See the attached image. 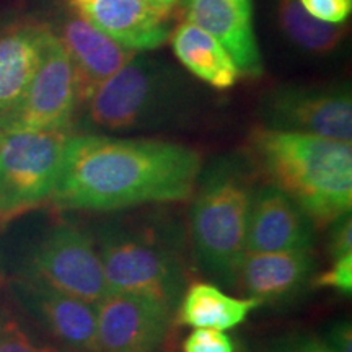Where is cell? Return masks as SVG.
<instances>
[{
	"mask_svg": "<svg viewBox=\"0 0 352 352\" xmlns=\"http://www.w3.org/2000/svg\"><path fill=\"white\" fill-rule=\"evenodd\" d=\"M259 126L318 138L352 140V91L349 83H280L258 103Z\"/></svg>",
	"mask_w": 352,
	"mask_h": 352,
	"instance_id": "6",
	"label": "cell"
},
{
	"mask_svg": "<svg viewBox=\"0 0 352 352\" xmlns=\"http://www.w3.org/2000/svg\"><path fill=\"white\" fill-rule=\"evenodd\" d=\"M168 41L179 65L206 85L228 90L241 78L223 44L191 21L184 20L171 30Z\"/></svg>",
	"mask_w": 352,
	"mask_h": 352,
	"instance_id": "18",
	"label": "cell"
},
{
	"mask_svg": "<svg viewBox=\"0 0 352 352\" xmlns=\"http://www.w3.org/2000/svg\"><path fill=\"white\" fill-rule=\"evenodd\" d=\"M199 104L197 88L182 69L140 52L96 87L78 113L87 132L116 135L176 127Z\"/></svg>",
	"mask_w": 352,
	"mask_h": 352,
	"instance_id": "3",
	"label": "cell"
},
{
	"mask_svg": "<svg viewBox=\"0 0 352 352\" xmlns=\"http://www.w3.org/2000/svg\"><path fill=\"white\" fill-rule=\"evenodd\" d=\"M57 38L76 65L82 101L134 57V52L96 28L76 8L64 19Z\"/></svg>",
	"mask_w": 352,
	"mask_h": 352,
	"instance_id": "16",
	"label": "cell"
},
{
	"mask_svg": "<svg viewBox=\"0 0 352 352\" xmlns=\"http://www.w3.org/2000/svg\"><path fill=\"white\" fill-rule=\"evenodd\" d=\"M315 272V258L308 248L271 253H246L236 283L248 297L284 302L297 297Z\"/></svg>",
	"mask_w": 352,
	"mask_h": 352,
	"instance_id": "15",
	"label": "cell"
},
{
	"mask_svg": "<svg viewBox=\"0 0 352 352\" xmlns=\"http://www.w3.org/2000/svg\"><path fill=\"white\" fill-rule=\"evenodd\" d=\"M263 305L253 297L236 298L220 290L215 284L192 283L184 290L175 310V323L195 329H232Z\"/></svg>",
	"mask_w": 352,
	"mask_h": 352,
	"instance_id": "19",
	"label": "cell"
},
{
	"mask_svg": "<svg viewBox=\"0 0 352 352\" xmlns=\"http://www.w3.org/2000/svg\"><path fill=\"white\" fill-rule=\"evenodd\" d=\"M76 10L134 54L158 50L171 34L170 15L142 0H87Z\"/></svg>",
	"mask_w": 352,
	"mask_h": 352,
	"instance_id": "14",
	"label": "cell"
},
{
	"mask_svg": "<svg viewBox=\"0 0 352 352\" xmlns=\"http://www.w3.org/2000/svg\"><path fill=\"white\" fill-rule=\"evenodd\" d=\"M302 7L324 23L346 25L352 12V0H298Z\"/></svg>",
	"mask_w": 352,
	"mask_h": 352,
	"instance_id": "24",
	"label": "cell"
},
{
	"mask_svg": "<svg viewBox=\"0 0 352 352\" xmlns=\"http://www.w3.org/2000/svg\"><path fill=\"white\" fill-rule=\"evenodd\" d=\"M272 352H334L329 349L323 340H316L314 336L302 334V336H290L277 342Z\"/></svg>",
	"mask_w": 352,
	"mask_h": 352,
	"instance_id": "26",
	"label": "cell"
},
{
	"mask_svg": "<svg viewBox=\"0 0 352 352\" xmlns=\"http://www.w3.org/2000/svg\"><path fill=\"white\" fill-rule=\"evenodd\" d=\"M142 2L147 3L148 7L155 8L157 12L165 13V15H170V13H171V10H168V8H166V7L164 6V2H162V0H142Z\"/></svg>",
	"mask_w": 352,
	"mask_h": 352,
	"instance_id": "28",
	"label": "cell"
},
{
	"mask_svg": "<svg viewBox=\"0 0 352 352\" xmlns=\"http://www.w3.org/2000/svg\"><path fill=\"white\" fill-rule=\"evenodd\" d=\"M16 276L94 305L109 292L96 243L85 230L70 223L46 232L26 254Z\"/></svg>",
	"mask_w": 352,
	"mask_h": 352,
	"instance_id": "9",
	"label": "cell"
},
{
	"mask_svg": "<svg viewBox=\"0 0 352 352\" xmlns=\"http://www.w3.org/2000/svg\"><path fill=\"white\" fill-rule=\"evenodd\" d=\"M0 352H72L56 342L38 338L20 315L7 303H0Z\"/></svg>",
	"mask_w": 352,
	"mask_h": 352,
	"instance_id": "21",
	"label": "cell"
},
{
	"mask_svg": "<svg viewBox=\"0 0 352 352\" xmlns=\"http://www.w3.org/2000/svg\"><path fill=\"white\" fill-rule=\"evenodd\" d=\"M314 287H329L340 290L341 294L352 292V254L336 258L331 267L311 279Z\"/></svg>",
	"mask_w": 352,
	"mask_h": 352,
	"instance_id": "23",
	"label": "cell"
},
{
	"mask_svg": "<svg viewBox=\"0 0 352 352\" xmlns=\"http://www.w3.org/2000/svg\"><path fill=\"white\" fill-rule=\"evenodd\" d=\"M69 132H7L0 139V220L51 199Z\"/></svg>",
	"mask_w": 352,
	"mask_h": 352,
	"instance_id": "8",
	"label": "cell"
},
{
	"mask_svg": "<svg viewBox=\"0 0 352 352\" xmlns=\"http://www.w3.org/2000/svg\"><path fill=\"white\" fill-rule=\"evenodd\" d=\"M201 153L160 139L83 132L65 140L51 202L63 210L116 212L191 199Z\"/></svg>",
	"mask_w": 352,
	"mask_h": 352,
	"instance_id": "1",
	"label": "cell"
},
{
	"mask_svg": "<svg viewBox=\"0 0 352 352\" xmlns=\"http://www.w3.org/2000/svg\"><path fill=\"white\" fill-rule=\"evenodd\" d=\"M50 26L21 23L0 33V114L8 111L36 72Z\"/></svg>",
	"mask_w": 352,
	"mask_h": 352,
	"instance_id": "17",
	"label": "cell"
},
{
	"mask_svg": "<svg viewBox=\"0 0 352 352\" xmlns=\"http://www.w3.org/2000/svg\"><path fill=\"white\" fill-rule=\"evenodd\" d=\"M254 170L248 158L222 155L201 170L192 195L191 240L197 263L233 287L246 254V228L254 195Z\"/></svg>",
	"mask_w": 352,
	"mask_h": 352,
	"instance_id": "5",
	"label": "cell"
},
{
	"mask_svg": "<svg viewBox=\"0 0 352 352\" xmlns=\"http://www.w3.org/2000/svg\"><path fill=\"white\" fill-rule=\"evenodd\" d=\"M162 2H164V6L168 8V10H171V8H173L176 3L179 2V0H162Z\"/></svg>",
	"mask_w": 352,
	"mask_h": 352,
	"instance_id": "29",
	"label": "cell"
},
{
	"mask_svg": "<svg viewBox=\"0 0 352 352\" xmlns=\"http://www.w3.org/2000/svg\"><path fill=\"white\" fill-rule=\"evenodd\" d=\"M246 158L267 184L283 191L315 227H328L352 208V145L340 140L254 127Z\"/></svg>",
	"mask_w": 352,
	"mask_h": 352,
	"instance_id": "2",
	"label": "cell"
},
{
	"mask_svg": "<svg viewBox=\"0 0 352 352\" xmlns=\"http://www.w3.org/2000/svg\"><path fill=\"white\" fill-rule=\"evenodd\" d=\"M109 292L148 297L176 310L186 285L182 227L162 214L109 220L96 239Z\"/></svg>",
	"mask_w": 352,
	"mask_h": 352,
	"instance_id": "4",
	"label": "cell"
},
{
	"mask_svg": "<svg viewBox=\"0 0 352 352\" xmlns=\"http://www.w3.org/2000/svg\"><path fill=\"white\" fill-rule=\"evenodd\" d=\"M0 139H2V132H0Z\"/></svg>",
	"mask_w": 352,
	"mask_h": 352,
	"instance_id": "31",
	"label": "cell"
},
{
	"mask_svg": "<svg viewBox=\"0 0 352 352\" xmlns=\"http://www.w3.org/2000/svg\"><path fill=\"white\" fill-rule=\"evenodd\" d=\"M327 342L334 352H352V328L349 321H334L327 333Z\"/></svg>",
	"mask_w": 352,
	"mask_h": 352,
	"instance_id": "27",
	"label": "cell"
},
{
	"mask_svg": "<svg viewBox=\"0 0 352 352\" xmlns=\"http://www.w3.org/2000/svg\"><path fill=\"white\" fill-rule=\"evenodd\" d=\"M188 21L223 44L241 77L259 78L264 60L254 30V0H183Z\"/></svg>",
	"mask_w": 352,
	"mask_h": 352,
	"instance_id": "12",
	"label": "cell"
},
{
	"mask_svg": "<svg viewBox=\"0 0 352 352\" xmlns=\"http://www.w3.org/2000/svg\"><path fill=\"white\" fill-rule=\"evenodd\" d=\"M315 226L283 191L263 184L254 189L246 228V253L311 248Z\"/></svg>",
	"mask_w": 352,
	"mask_h": 352,
	"instance_id": "13",
	"label": "cell"
},
{
	"mask_svg": "<svg viewBox=\"0 0 352 352\" xmlns=\"http://www.w3.org/2000/svg\"><path fill=\"white\" fill-rule=\"evenodd\" d=\"M95 311L98 352H155L175 316L164 303L121 292H108Z\"/></svg>",
	"mask_w": 352,
	"mask_h": 352,
	"instance_id": "11",
	"label": "cell"
},
{
	"mask_svg": "<svg viewBox=\"0 0 352 352\" xmlns=\"http://www.w3.org/2000/svg\"><path fill=\"white\" fill-rule=\"evenodd\" d=\"M7 285L13 302L50 334L56 344L72 352H98L94 303L16 274Z\"/></svg>",
	"mask_w": 352,
	"mask_h": 352,
	"instance_id": "10",
	"label": "cell"
},
{
	"mask_svg": "<svg viewBox=\"0 0 352 352\" xmlns=\"http://www.w3.org/2000/svg\"><path fill=\"white\" fill-rule=\"evenodd\" d=\"M85 2H87V0H69V3L72 6V8H78L80 6H83Z\"/></svg>",
	"mask_w": 352,
	"mask_h": 352,
	"instance_id": "30",
	"label": "cell"
},
{
	"mask_svg": "<svg viewBox=\"0 0 352 352\" xmlns=\"http://www.w3.org/2000/svg\"><path fill=\"white\" fill-rule=\"evenodd\" d=\"M274 13L284 38L307 54L329 56L344 41V25L324 23L315 19L298 0H276Z\"/></svg>",
	"mask_w": 352,
	"mask_h": 352,
	"instance_id": "20",
	"label": "cell"
},
{
	"mask_svg": "<svg viewBox=\"0 0 352 352\" xmlns=\"http://www.w3.org/2000/svg\"><path fill=\"white\" fill-rule=\"evenodd\" d=\"M82 104L76 65L52 32L36 72L13 107L0 114V132L64 131L72 126Z\"/></svg>",
	"mask_w": 352,
	"mask_h": 352,
	"instance_id": "7",
	"label": "cell"
},
{
	"mask_svg": "<svg viewBox=\"0 0 352 352\" xmlns=\"http://www.w3.org/2000/svg\"><path fill=\"white\" fill-rule=\"evenodd\" d=\"M183 352H236L235 342L219 329H196L183 342Z\"/></svg>",
	"mask_w": 352,
	"mask_h": 352,
	"instance_id": "22",
	"label": "cell"
},
{
	"mask_svg": "<svg viewBox=\"0 0 352 352\" xmlns=\"http://www.w3.org/2000/svg\"><path fill=\"white\" fill-rule=\"evenodd\" d=\"M328 250L333 259L352 254V220L351 212L336 219L331 223Z\"/></svg>",
	"mask_w": 352,
	"mask_h": 352,
	"instance_id": "25",
	"label": "cell"
}]
</instances>
